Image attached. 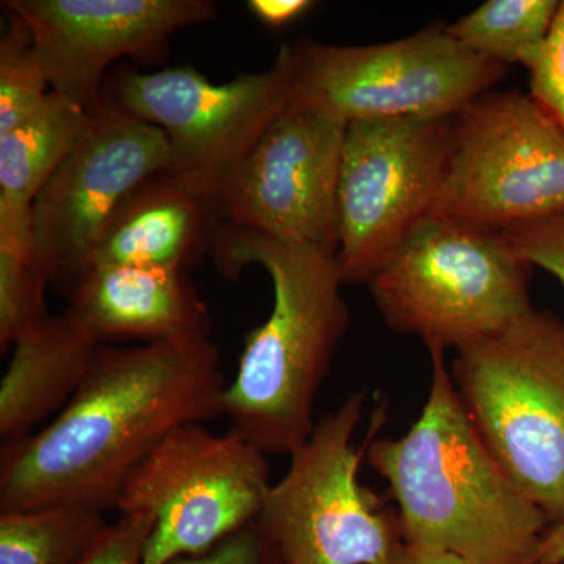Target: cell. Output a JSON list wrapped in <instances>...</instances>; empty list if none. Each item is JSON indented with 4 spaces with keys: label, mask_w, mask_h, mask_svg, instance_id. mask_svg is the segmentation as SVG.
Here are the masks:
<instances>
[{
    "label": "cell",
    "mask_w": 564,
    "mask_h": 564,
    "mask_svg": "<svg viewBox=\"0 0 564 564\" xmlns=\"http://www.w3.org/2000/svg\"><path fill=\"white\" fill-rule=\"evenodd\" d=\"M459 399L494 462L549 527L564 521V322L527 311L456 350Z\"/></svg>",
    "instance_id": "4"
},
{
    "label": "cell",
    "mask_w": 564,
    "mask_h": 564,
    "mask_svg": "<svg viewBox=\"0 0 564 564\" xmlns=\"http://www.w3.org/2000/svg\"><path fill=\"white\" fill-rule=\"evenodd\" d=\"M170 564H282L276 549L259 529L258 522L245 527L203 555L184 556Z\"/></svg>",
    "instance_id": "26"
},
{
    "label": "cell",
    "mask_w": 564,
    "mask_h": 564,
    "mask_svg": "<svg viewBox=\"0 0 564 564\" xmlns=\"http://www.w3.org/2000/svg\"><path fill=\"white\" fill-rule=\"evenodd\" d=\"M51 91L31 31L9 11L0 40V135L35 113Z\"/></svg>",
    "instance_id": "22"
},
{
    "label": "cell",
    "mask_w": 564,
    "mask_h": 564,
    "mask_svg": "<svg viewBox=\"0 0 564 564\" xmlns=\"http://www.w3.org/2000/svg\"><path fill=\"white\" fill-rule=\"evenodd\" d=\"M32 33L52 91L91 110L121 57L161 62L181 29L217 17L207 0H7Z\"/></svg>",
    "instance_id": "14"
},
{
    "label": "cell",
    "mask_w": 564,
    "mask_h": 564,
    "mask_svg": "<svg viewBox=\"0 0 564 564\" xmlns=\"http://www.w3.org/2000/svg\"><path fill=\"white\" fill-rule=\"evenodd\" d=\"M226 386L210 337L102 344L61 413L2 444L0 511L57 503L115 510L128 478L170 433L223 415Z\"/></svg>",
    "instance_id": "1"
},
{
    "label": "cell",
    "mask_w": 564,
    "mask_h": 564,
    "mask_svg": "<svg viewBox=\"0 0 564 564\" xmlns=\"http://www.w3.org/2000/svg\"><path fill=\"white\" fill-rule=\"evenodd\" d=\"M170 169L165 133L128 113L104 87L79 143L32 206L36 261L51 284L68 293L118 207Z\"/></svg>",
    "instance_id": "12"
},
{
    "label": "cell",
    "mask_w": 564,
    "mask_h": 564,
    "mask_svg": "<svg viewBox=\"0 0 564 564\" xmlns=\"http://www.w3.org/2000/svg\"><path fill=\"white\" fill-rule=\"evenodd\" d=\"M384 564H473L459 556L421 545L404 544L391 560Z\"/></svg>",
    "instance_id": "28"
},
{
    "label": "cell",
    "mask_w": 564,
    "mask_h": 564,
    "mask_svg": "<svg viewBox=\"0 0 564 564\" xmlns=\"http://www.w3.org/2000/svg\"><path fill=\"white\" fill-rule=\"evenodd\" d=\"M347 122L289 107L228 174L214 199L221 221L337 252Z\"/></svg>",
    "instance_id": "13"
},
{
    "label": "cell",
    "mask_w": 564,
    "mask_h": 564,
    "mask_svg": "<svg viewBox=\"0 0 564 564\" xmlns=\"http://www.w3.org/2000/svg\"><path fill=\"white\" fill-rule=\"evenodd\" d=\"M532 270L503 231L430 214L367 285L393 332L456 351L532 310Z\"/></svg>",
    "instance_id": "5"
},
{
    "label": "cell",
    "mask_w": 564,
    "mask_h": 564,
    "mask_svg": "<svg viewBox=\"0 0 564 564\" xmlns=\"http://www.w3.org/2000/svg\"><path fill=\"white\" fill-rule=\"evenodd\" d=\"M530 70V93L564 131V0L551 35Z\"/></svg>",
    "instance_id": "23"
},
{
    "label": "cell",
    "mask_w": 564,
    "mask_h": 564,
    "mask_svg": "<svg viewBox=\"0 0 564 564\" xmlns=\"http://www.w3.org/2000/svg\"><path fill=\"white\" fill-rule=\"evenodd\" d=\"M432 214L494 231L564 215V131L532 96L486 93L454 118Z\"/></svg>",
    "instance_id": "10"
},
{
    "label": "cell",
    "mask_w": 564,
    "mask_h": 564,
    "mask_svg": "<svg viewBox=\"0 0 564 564\" xmlns=\"http://www.w3.org/2000/svg\"><path fill=\"white\" fill-rule=\"evenodd\" d=\"M538 564H564V521L545 530Z\"/></svg>",
    "instance_id": "29"
},
{
    "label": "cell",
    "mask_w": 564,
    "mask_h": 564,
    "mask_svg": "<svg viewBox=\"0 0 564 564\" xmlns=\"http://www.w3.org/2000/svg\"><path fill=\"white\" fill-rule=\"evenodd\" d=\"M152 527L151 516L120 513L77 564H144Z\"/></svg>",
    "instance_id": "24"
},
{
    "label": "cell",
    "mask_w": 564,
    "mask_h": 564,
    "mask_svg": "<svg viewBox=\"0 0 564 564\" xmlns=\"http://www.w3.org/2000/svg\"><path fill=\"white\" fill-rule=\"evenodd\" d=\"M220 221L214 204L161 174L118 207L93 251L90 267H161L187 272L210 254Z\"/></svg>",
    "instance_id": "17"
},
{
    "label": "cell",
    "mask_w": 564,
    "mask_h": 564,
    "mask_svg": "<svg viewBox=\"0 0 564 564\" xmlns=\"http://www.w3.org/2000/svg\"><path fill=\"white\" fill-rule=\"evenodd\" d=\"M429 348L432 383L403 436L367 443L388 481L408 544L473 564H538L549 521L494 462L456 391L443 347Z\"/></svg>",
    "instance_id": "3"
},
{
    "label": "cell",
    "mask_w": 564,
    "mask_h": 564,
    "mask_svg": "<svg viewBox=\"0 0 564 564\" xmlns=\"http://www.w3.org/2000/svg\"><path fill=\"white\" fill-rule=\"evenodd\" d=\"M507 236L527 261L551 273L564 285V223L558 217L518 226Z\"/></svg>",
    "instance_id": "25"
},
{
    "label": "cell",
    "mask_w": 564,
    "mask_h": 564,
    "mask_svg": "<svg viewBox=\"0 0 564 564\" xmlns=\"http://www.w3.org/2000/svg\"><path fill=\"white\" fill-rule=\"evenodd\" d=\"M558 0H488L447 25L463 47L488 61L527 69L540 57L551 35Z\"/></svg>",
    "instance_id": "20"
},
{
    "label": "cell",
    "mask_w": 564,
    "mask_h": 564,
    "mask_svg": "<svg viewBox=\"0 0 564 564\" xmlns=\"http://www.w3.org/2000/svg\"><path fill=\"white\" fill-rule=\"evenodd\" d=\"M295 69V44H282L269 69L226 84L187 66L140 73L124 65L111 70L106 88L128 113L165 133L169 176L214 204L223 181L291 107Z\"/></svg>",
    "instance_id": "8"
},
{
    "label": "cell",
    "mask_w": 564,
    "mask_h": 564,
    "mask_svg": "<svg viewBox=\"0 0 564 564\" xmlns=\"http://www.w3.org/2000/svg\"><path fill=\"white\" fill-rule=\"evenodd\" d=\"M101 347L69 307L22 334L0 381L2 443L31 436L61 413L84 384Z\"/></svg>",
    "instance_id": "16"
},
{
    "label": "cell",
    "mask_w": 564,
    "mask_h": 564,
    "mask_svg": "<svg viewBox=\"0 0 564 564\" xmlns=\"http://www.w3.org/2000/svg\"><path fill=\"white\" fill-rule=\"evenodd\" d=\"M51 281L35 256L32 226H0V350L51 317Z\"/></svg>",
    "instance_id": "21"
},
{
    "label": "cell",
    "mask_w": 564,
    "mask_h": 564,
    "mask_svg": "<svg viewBox=\"0 0 564 564\" xmlns=\"http://www.w3.org/2000/svg\"><path fill=\"white\" fill-rule=\"evenodd\" d=\"M210 256L228 280L262 267L273 288L272 313L245 339L223 415L231 432L263 454L291 455L317 425L315 402L350 325L336 252L220 221Z\"/></svg>",
    "instance_id": "2"
},
{
    "label": "cell",
    "mask_w": 564,
    "mask_h": 564,
    "mask_svg": "<svg viewBox=\"0 0 564 564\" xmlns=\"http://www.w3.org/2000/svg\"><path fill=\"white\" fill-rule=\"evenodd\" d=\"M267 454L204 423L170 433L126 481L115 510L154 521L144 564L206 554L254 524L269 496Z\"/></svg>",
    "instance_id": "9"
},
{
    "label": "cell",
    "mask_w": 564,
    "mask_h": 564,
    "mask_svg": "<svg viewBox=\"0 0 564 564\" xmlns=\"http://www.w3.org/2000/svg\"><path fill=\"white\" fill-rule=\"evenodd\" d=\"M454 118L347 126L337 192V265L369 284L434 209L451 161Z\"/></svg>",
    "instance_id": "11"
},
{
    "label": "cell",
    "mask_w": 564,
    "mask_h": 564,
    "mask_svg": "<svg viewBox=\"0 0 564 564\" xmlns=\"http://www.w3.org/2000/svg\"><path fill=\"white\" fill-rule=\"evenodd\" d=\"M90 110L51 91L28 120L0 135V215H32L36 196L79 143Z\"/></svg>",
    "instance_id": "18"
},
{
    "label": "cell",
    "mask_w": 564,
    "mask_h": 564,
    "mask_svg": "<svg viewBox=\"0 0 564 564\" xmlns=\"http://www.w3.org/2000/svg\"><path fill=\"white\" fill-rule=\"evenodd\" d=\"M292 107L347 122L455 118L507 73L463 47L447 25L391 43H296Z\"/></svg>",
    "instance_id": "6"
},
{
    "label": "cell",
    "mask_w": 564,
    "mask_h": 564,
    "mask_svg": "<svg viewBox=\"0 0 564 564\" xmlns=\"http://www.w3.org/2000/svg\"><path fill=\"white\" fill-rule=\"evenodd\" d=\"M560 220H562L564 223V215H562V217H558Z\"/></svg>",
    "instance_id": "30"
},
{
    "label": "cell",
    "mask_w": 564,
    "mask_h": 564,
    "mask_svg": "<svg viewBox=\"0 0 564 564\" xmlns=\"http://www.w3.org/2000/svg\"><path fill=\"white\" fill-rule=\"evenodd\" d=\"M311 0H250L247 9L252 17L270 29L288 28L292 22L299 21L311 9Z\"/></svg>",
    "instance_id": "27"
},
{
    "label": "cell",
    "mask_w": 564,
    "mask_h": 564,
    "mask_svg": "<svg viewBox=\"0 0 564 564\" xmlns=\"http://www.w3.org/2000/svg\"><path fill=\"white\" fill-rule=\"evenodd\" d=\"M68 307L101 343L206 339L209 306L187 272L161 267H90L66 293Z\"/></svg>",
    "instance_id": "15"
},
{
    "label": "cell",
    "mask_w": 564,
    "mask_h": 564,
    "mask_svg": "<svg viewBox=\"0 0 564 564\" xmlns=\"http://www.w3.org/2000/svg\"><path fill=\"white\" fill-rule=\"evenodd\" d=\"M107 524L77 503L0 511V564H77Z\"/></svg>",
    "instance_id": "19"
},
{
    "label": "cell",
    "mask_w": 564,
    "mask_h": 564,
    "mask_svg": "<svg viewBox=\"0 0 564 564\" xmlns=\"http://www.w3.org/2000/svg\"><path fill=\"white\" fill-rule=\"evenodd\" d=\"M364 403L355 392L326 414L270 488L256 522L282 564H384L406 544L399 511L359 481Z\"/></svg>",
    "instance_id": "7"
}]
</instances>
